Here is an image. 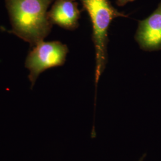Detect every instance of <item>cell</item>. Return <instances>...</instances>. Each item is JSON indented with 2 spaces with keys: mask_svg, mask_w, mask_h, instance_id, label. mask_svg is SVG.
Segmentation results:
<instances>
[{
  "mask_svg": "<svg viewBox=\"0 0 161 161\" xmlns=\"http://www.w3.org/2000/svg\"><path fill=\"white\" fill-rule=\"evenodd\" d=\"M135 0H116V4L119 7H122L126 5L127 3L132 2Z\"/></svg>",
  "mask_w": 161,
  "mask_h": 161,
  "instance_id": "8992f818",
  "label": "cell"
},
{
  "mask_svg": "<svg viewBox=\"0 0 161 161\" xmlns=\"http://www.w3.org/2000/svg\"><path fill=\"white\" fill-rule=\"evenodd\" d=\"M53 0H7L13 32L36 45L50 33L47 8Z\"/></svg>",
  "mask_w": 161,
  "mask_h": 161,
  "instance_id": "6da1fadb",
  "label": "cell"
},
{
  "mask_svg": "<svg viewBox=\"0 0 161 161\" xmlns=\"http://www.w3.org/2000/svg\"><path fill=\"white\" fill-rule=\"evenodd\" d=\"M134 38L144 51L161 50V1L149 16L138 22Z\"/></svg>",
  "mask_w": 161,
  "mask_h": 161,
  "instance_id": "277c9868",
  "label": "cell"
},
{
  "mask_svg": "<svg viewBox=\"0 0 161 161\" xmlns=\"http://www.w3.org/2000/svg\"><path fill=\"white\" fill-rule=\"evenodd\" d=\"M92 24V39L96 52L95 83L98 82L108 62V30L112 21L117 17H127L112 5L109 0H80Z\"/></svg>",
  "mask_w": 161,
  "mask_h": 161,
  "instance_id": "7a4b0ae2",
  "label": "cell"
},
{
  "mask_svg": "<svg viewBox=\"0 0 161 161\" xmlns=\"http://www.w3.org/2000/svg\"><path fill=\"white\" fill-rule=\"evenodd\" d=\"M145 156H146V155L144 154L142 156L141 158H140V159L138 160V161H144V158H145Z\"/></svg>",
  "mask_w": 161,
  "mask_h": 161,
  "instance_id": "52a82bcc",
  "label": "cell"
},
{
  "mask_svg": "<svg viewBox=\"0 0 161 161\" xmlns=\"http://www.w3.org/2000/svg\"><path fill=\"white\" fill-rule=\"evenodd\" d=\"M68 53V47L60 42L42 41L38 42L26 60V67L30 71L29 78L32 84H34L45 70L63 65Z\"/></svg>",
  "mask_w": 161,
  "mask_h": 161,
  "instance_id": "3957f363",
  "label": "cell"
},
{
  "mask_svg": "<svg viewBox=\"0 0 161 161\" xmlns=\"http://www.w3.org/2000/svg\"><path fill=\"white\" fill-rule=\"evenodd\" d=\"M76 0H56L51 10L48 12V17L52 24L68 30L78 27L80 10Z\"/></svg>",
  "mask_w": 161,
  "mask_h": 161,
  "instance_id": "5b68a950",
  "label": "cell"
}]
</instances>
